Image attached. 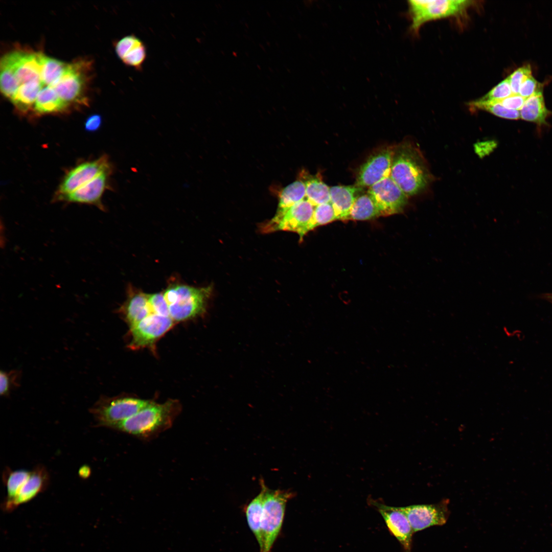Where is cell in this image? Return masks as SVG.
I'll use <instances>...</instances> for the list:
<instances>
[{
	"mask_svg": "<svg viewBox=\"0 0 552 552\" xmlns=\"http://www.w3.org/2000/svg\"><path fill=\"white\" fill-rule=\"evenodd\" d=\"M181 410L180 402L168 400L163 403L151 401L147 406L111 429L148 442L173 425Z\"/></svg>",
	"mask_w": 552,
	"mask_h": 552,
	"instance_id": "obj_1",
	"label": "cell"
},
{
	"mask_svg": "<svg viewBox=\"0 0 552 552\" xmlns=\"http://www.w3.org/2000/svg\"><path fill=\"white\" fill-rule=\"evenodd\" d=\"M390 177L407 196L417 194L426 187L429 172L416 147L407 142L394 147Z\"/></svg>",
	"mask_w": 552,
	"mask_h": 552,
	"instance_id": "obj_2",
	"label": "cell"
},
{
	"mask_svg": "<svg viewBox=\"0 0 552 552\" xmlns=\"http://www.w3.org/2000/svg\"><path fill=\"white\" fill-rule=\"evenodd\" d=\"M212 290L211 286L197 288L171 284L163 292L170 317L174 321H181L200 315L205 310Z\"/></svg>",
	"mask_w": 552,
	"mask_h": 552,
	"instance_id": "obj_3",
	"label": "cell"
},
{
	"mask_svg": "<svg viewBox=\"0 0 552 552\" xmlns=\"http://www.w3.org/2000/svg\"><path fill=\"white\" fill-rule=\"evenodd\" d=\"M260 485L264 494L261 520L263 546L260 551L271 552L282 528L287 502L294 494L289 491L270 490L263 479L260 480Z\"/></svg>",
	"mask_w": 552,
	"mask_h": 552,
	"instance_id": "obj_4",
	"label": "cell"
},
{
	"mask_svg": "<svg viewBox=\"0 0 552 552\" xmlns=\"http://www.w3.org/2000/svg\"><path fill=\"white\" fill-rule=\"evenodd\" d=\"M151 401L132 396L101 397L90 408L89 411L98 426L111 429L135 414Z\"/></svg>",
	"mask_w": 552,
	"mask_h": 552,
	"instance_id": "obj_5",
	"label": "cell"
},
{
	"mask_svg": "<svg viewBox=\"0 0 552 552\" xmlns=\"http://www.w3.org/2000/svg\"><path fill=\"white\" fill-rule=\"evenodd\" d=\"M410 30L417 33L425 23L438 19L463 15L474 2L466 0L409 1Z\"/></svg>",
	"mask_w": 552,
	"mask_h": 552,
	"instance_id": "obj_6",
	"label": "cell"
},
{
	"mask_svg": "<svg viewBox=\"0 0 552 552\" xmlns=\"http://www.w3.org/2000/svg\"><path fill=\"white\" fill-rule=\"evenodd\" d=\"M314 208L305 198L288 208L278 209L274 217L262 225V231L266 233L277 231L292 232L297 233L301 240L310 231Z\"/></svg>",
	"mask_w": 552,
	"mask_h": 552,
	"instance_id": "obj_7",
	"label": "cell"
},
{
	"mask_svg": "<svg viewBox=\"0 0 552 552\" xmlns=\"http://www.w3.org/2000/svg\"><path fill=\"white\" fill-rule=\"evenodd\" d=\"M89 62L80 60L68 63L63 76L57 83L51 86L60 99L68 107L72 104L86 103L85 96Z\"/></svg>",
	"mask_w": 552,
	"mask_h": 552,
	"instance_id": "obj_8",
	"label": "cell"
},
{
	"mask_svg": "<svg viewBox=\"0 0 552 552\" xmlns=\"http://www.w3.org/2000/svg\"><path fill=\"white\" fill-rule=\"evenodd\" d=\"M367 193L373 200L380 216L401 213L407 203L408 196L390 176L370 187Z\"/></svg>",
	"mask_w": 552,
	"mask_h": 552,
	"instance_id": "obj_9",
	"label": "cell"
},
{
	"mask_svg": "<svg viewBox=\"0 0 552 552\" xmlns=\"http://www.w3.org/2000/svg\"><path fill=\"white\" fill-rule=\"evenodd\" d=\"M174 322L170 316L150 314L130 327L129 348L135 350L152 346L173 327Z\"/></svg>",
	"mask_w": 552,
	"mask_h": 552,
	"instance_id": "obj_10",
	"label": "cell"
},
{
	"mask_svg": "<svg viewBox=\"0 0 552 552\" xmlns=\"http://www.w3.org/2000/svg\"><path fill=\"white\" fill-rule=\"evenodd\" d=\"M447 500L432 504H416L398 507L407 517L415 533L433 526L445 524L449 511Z\"/></svg>",
	"mask_w": 552,
	"mask_h": 552,
	"instance_id": "obj_11",
	"label": "cell"
},
{
	"mask_svg": "<svg viewBox=\"0 0 552 552\" xmlns=\"http://www.w3.org/2000/svg\"><path fill=\"white\" fill-rule=\"evenodd\" d=\"M110 170L111 167L106 155L78 165L64 177L58 190L57 199L72 193L102 173Z\"/></svg>",
	"mask_w": 552,
	"mask_h": 552,
	"instance_id": "obj_12",
	"label": "cell"
},
{
	"mask_svg": "<svg viewBox=\"0 0 552 552\" xmlns=\"http://www.w3.org/2000/svg\"><path fill=\"white\" fill-rule=\"evenodd\" d=\"M369 503L381 514L389 532L399 542L404 551L411 552L415 532L404 513L398 507L388 506L375 500L370 499Z\"/></svg>",
	"mask_w": 552,
	"mask_h": 552,
	"instance_id": "obj_13",
	"label": "cell"
},
{
	"mask_svg": "<svg viewBox=\"0 0 552 552\" xmlns=\"http://www.w3.org/2000/svg\"><path fill=\"white\" fill-rule=\"evenodd\" d=\"M393 147H387L371 155L361 166L356 186L360 188L371 187L382 179L390 176Z\"/></svg>",
	"mask_w": 552,
	"mask_h": 552,
	"instance_id": "obj_14",
	"label": "cell"
},
{
	"mask_svg": "<svg viewBox=\"0 0 552 552\" xmlns=\"http://www.w3.org/2000/svg\"><path fill=\"white\" fill-rule=\"evenodd\" d=\"M50 476L46 468L37 465L31 471L15 497L10 502L3 503L5 511H11L19 505L30 501L44 491L49 484Z\"/></svg>",
	"mask_w": 552,
	"mask_h": 552,
	"instance_id": "obj_15",
	"label": "cell"
},
{
	"mask_svg": "<svg viewBox=\"0 0 552 552\" xmlns=\"http://www.w3.org/2000/svg\"><path fill=\"white\" fill-rule=\"evenodd\" d=\"M111 170L102 173L97 177L72 193L58 198L70 202L93 204L104 210L101 197L109 187L108 177Z\"/></svg>",
	"mask_w": 552,
	"mask_h": 552,
	"instance_id": "obj_16",
	"label": "cell"
},
{
	"mask_svg": "<svg viewBox=\"0 0 552 552\" xmlns=\"http://www.w3.org/2000/svg\"><path fill=\"white\" fill-rule=\"evenodd\" d=\"M119 312L130 327L154 314L149 301V294L139 291L129 293Z\"/></svg>",
	"mask_w": 552,
	"mask_h": 552,
	"instance_id": "obj_17",
	"label": "cell"
},
{
	"mask_svg": "<svg viewBox=\"0 0 552 552\" xmlns=\"http://www.w3.org/2000/svg\"><path fill=\"white\" fill-rule=\"evenodd\" d=\"M361 188L354 186H336L330 188V202L338 220H349L351 208Z\"/></svg>",
	"mask_w": 552,
	"mask_h": 552,
	"instance_id": "obj_18",
	"label": "cell"
},
{
	"mask_svg": "<svg viewBox=\"0 0 552 552\" xmlns=\"http://www.w3.org/2000/svg\"><path fill=\"white\" fill-rule=\"evenodd\" d=\"M519 111L521 119L539 125L546 124V119L551 113L545 106L543 93L527 98Z\"/></svg>",
	"mask_w": 552,
	"mask_h": 552,
	"instance_id": "obj_19",
	"label": "cell"
},
{
	"mask_svg": "<svg viewBox=\"0 0 552 552\" xmlns=\"http://www.w3.org/2000/svg\"><path fill=\"white\" fill-rule=\"evenodd\" d=\"M67 107L51 86H44L38 94L34 110L38 114H44L61 112Z\"/></svg>",
	"mask_w": 552,
	"mask_h": 552,
	"instance_id": "obj_20",
	"label": "cell"
},
{
	"mask_svg": "<svg viewBox=\"0 0 552 552\" xmlns=\"http://www.w3.org/2000/svg\"><path fill=\"white\" fill-rule=\"evenodd\" d=\"M42 87L41 80L22 84L10 101L19 111H27L34 107L38 94Z\"/></svg>",
	"mask_w": 552,
	"mask_h": 552,
	"instance_id": "obj_21",
	"label": "cell"
},
{
	"mask_svg": "<svg viewBox=\"0 0 552 552\" xmlns=\"http://www.w3.org/2000/svg\"><path fill=\"white\" fill-rule=\"evenodd\" d=\"M261 488L260 493L250 502L245 509L248 524L257 539L260 550L263 546L261 520L264 494L262 486Z\"/></svg>",
	"mask_w": 552,
	"mask_h": 552,
	"instance_id": "obj_22",
	"label": "cell"
},
{
	"mask_svg": "<svg viewBox=\"0 0 552 552\" xmlns=\"http://www.w3.org/2000/svg\"><path fill=\"white\" fill-rule=\"evenodd\" d=\"M40 79L43 86H53L66 71L68 63L40 54Z\"/></svg>",
	"mask_w": 552,
	"mask_h": 552,
	"instance_id": "obj_23",
	"label": "cell"
},
{
	"mask_svg": "<svg viewBox=\"0 0 552 552\" xmlns=\"http://www.w3.org/2000/svg\"><path fill=\"white\" fill-rule=\"evenodd\" d=\"M303 180L306 198L315 206L330 201V188L318 176H308Z\"/></svg>",
	"mask_w": 552,
	"mask_h": 552,
	"instance_id": "obj_24",
	"label": "cell"
},
{
	"mask_svg": "<svg viewBox=\"0 0 552 552\" xmlns=\"http://www.w3.org/2000/svg\"><path fill=\"white\" fill-rule=\"evenodd\" d=\"M380 216L373 200L367 194L358 196L351 208L349 220H367Z\"/></svg>",
	"mask_w": 552,
	"mask_h": 552,
	"instance_id": "obj_25",
	"label": "cell"
},
{
	"mask_svg": "<svg viewBox=\"0 0 552 552\" xmlns=\"http://www.w3.org/2000/svg\"><path fill=\"white\" fill-rule=\"evenodd\" d=\"M30 472L31 471L27 470H12L9 468H6L3 474V480L6 488L7 496L3 503L10 502L15 497Z\"/></svg>",
	"mask_w": 552,
	"mask_h": 552,
	"instance_id": "obj_26",
	"label": "cell"
},
{
	"mask_svg": "<svg viewBox=\"0 0 552 552\" xmlns=\"http://www.w3.org/2000/svg\"><path fill=\"white\" fill-rule=\"evenodd\" d=\"M306 198V187L302 180H297L285 187L279 195L278 209L290 207Z\"/></svg>",
	"mask_w": 552,
	"mask_h": 552,
	"instance_id": "obj_27",
	"label": "cell"
},
{
	"mask_svg": "<svg viewBox=\"0 0 552 552\" xmlns=\"http://www.w3.org/2000/svg\"><path fill=\"white\" fill-rule=\"evenodd\" d=\"M468 104L471 107L489 112L501 118L510 120L520 118L519 111L508 109L498 101H482L477 99L469 102Z\"/></svg>",
	"mask_w": 552,
	"mask_h": 552,
	"instance_id": "obj_28",
	"label": "cell"
},
{
	"mask_svg": "<svg viewBox=\"0 0 552 552\" xmlns=\"http://www.w3.org/2000/svg\"><path fill=\"white\" fill-rule=\"evenodd\" d=\"M1 91L5 97L10 100L15 95L18 83L11 67L1 60Z\"/></svg>",
	"mask_w": 552,
	"mask_h": 552,
	"instance_id": "obj_29",
	"label": "cell"
},
{
	"mask_svg": "<svg viewBox=\"0 0 552 552\" xmlns=\"http://www.w3.org/2000/svg\"><path fill=\"white\" fill-rule=\"evenodd\" d=\"M337 220V216L330 201L316 205L310 224V231Z\"/></svg>",
	"mask_w": 552,
	"mask_h": 552,
	"instance_id": "obj_30",
	"label": "cell"
},
{
	"mask_svg": "<svg viewBox=\"0 0 552 552\" xmlns=\"http://www.w3.org/2000/svg\"><path fill=\"white\" fill-rule=\"evenodd\" d=\"M513 94L509 78L507 77L478 100L482 101H500Z\"/></svg>",
	"mask_w": 552,
	"mask_h": 552,
	"instance_id": "obj_31",
	"label": "cell"
},
{
	"mask_svg": "<svg viewBox=\"0 0 552 552\" xmlns=\"http://www.w3.org/2000/svg\"><path fill=\"white\" fill-rule=\"evenodd\" d=\"M147 56L146 48L142 42L132 49L122 60L127 66L140 70Z\"/></svg>",
	"mask_w": 552,
	"mask_h": 552,
	"instance_id": "obj_32",
	"label": "cell"
},
{
	"mask_svg": "<svg viewBox=\"0 0 552 552\" xmlns=\"http://www.w3.org/2000/svg\"><path fill=\"white\" fill-rule=\"evenodd\" d=\"M531 75V66L530 64H526L518 67L508 77L513 94H519L521 85Z\"/></svg>",
	"mask_w": 552,
	"mask_h": 552,
	"instance_id": "obj_33",
	"label": "cell"
},
{
	"mask_svg": "<svg viewBox=\"0 0 552 552\" xmlns=\"http://www.w3.org/2000/svg\"><path fill=\"white\" fill-rule=\"evenodd\" d=\"M142 41L134 35L123 37L115 44V51L121 60L135 47Z\"/></svg>",
	"mask_w": 552,
	"mask_h": 552,
	"instance_id": "obj_34",
	"label": "cell"
},
{
	"mask_svg": "<svg viewBox=\"0 0 552 552\" xmlns=\"http://www.w3.org/2000/svg\"><path fill=\"white\" fill-rule=\"evenodd\" d=\"M543 87L544 84L537 81L531 75L521 85L519 95L527 99L535 94L543 93Z\"/></svg>",
	"mask_w": 552,
	"mask_h": 552,
	"instance_id": "obj_35",
	"label": "cell"
},
{
	"mask_svg": "<svg viewBox=\"0 0 552 552\" xmlns=\"http://www.w3.org/2000/svg\"><path fill=\"white\" fill-rule=\"evenodd\" d=\"M149 301L154 314L170 316L168 305L165 300L163 293L149 294Z\"/></svg>",
	"mask_w": 552,
	"mask_h": 552,
	"instance_id": "obj_36",
	"label": "cell"
},
{
	"mask_svg": "<svg viewBox=\"0 0 552 552\" xmlns=\"http://www.w3.org/2000/svg\"><path fill=\"white\" fill-rule=\"evenodd\" d=\"M19 372L1 371L0 373V393L2 396L8 395L13 386L17 385Z\"/></svg>",
	"mask_w": 552,
	"mask_h": 552,
	"instance_id": "obj_37",
	"label": "cell"
},
{
	"mask_svg": "<svg viewBox=\"0 0 552 552\" xmlns=\"http://www.w3.org/2000/svg\"><path fill=\"white\" fill-rule=\"evenodd\" d=\"M526 100L519 94H513L507 98L496 101L508 109L520 111Z\"/></svg>",
	"mask_w": 552,
	"mask_h": 552,
	"instance_id": "obj_38",
	"label": "cell"
},
{
	"mask_svg": "<svg viewBox=\"0 0 552 552\" xmlns=\"http://www.w3.org/2000/svg\"><path fill=\"white\" fill-rule=\"evenodd\" d=\"M101 124V117L99 114H93L86 120L84 127L86 131H94L99 128Z\"/></svg>",
	"mask_w": 552,
	"mask_h": 552,
	"instance_id": "obj_39",
	"label": "cell"
},
{
	"mask_svg": "<svg viewBox=\"0 0 552 552\" xmlns=\"http://www.w3.org/2000/svg\"><path fill=\"white\" fill-rule=\"evenodd\" d=\"M546 298L552 303V293L547 294Z\"/></svg>",
	"mask_w": 552,
	"mask_h": 552,
	"instance_id": "obj_40",
	"label": "cell"
}]
</instances>
